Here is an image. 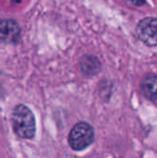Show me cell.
<instances>
[{"instance_id":"cell-6","label":"cell","mask_w":157,"mask_h":158,"mask_svg":"<svg viewBox=\"0 0 157 158\" xmlns=\"http://www.w3.org/2000/svg\"><path fill=\"white\" fill-rule=\"evenodd\" d=\"M142 90L144 95L154 101H157V76L149 74L142 81Z\"/></svg>"},{"instance_id":"cell-8","label":"cell","mask_w":157,"mask_h":158,"mask_svg":"<svg viewBox=\"0 0 157 158\" xmlns=\"http://www.w3.org/2000/svg\"><path fill=\"white\" fill-rule=\"evenodd\" d=\"M13 1H15V0H13ZM16 2H17V3H18V2H20V0H17Z\"/></svg>"},{"instance_id":"cell-5","label":"cell","mask_w":157,"mask_h":158,"mask_svg":"<svg viewBox=\"0 0 157 158\" xmlns=\"http://www.w3.org/2000/svg\"><path fill=\"white\" fill-rule=\"evenodd\" d=\"M80 67L81 72L86 76L96 75L101 69L100 62L98 58L93 56H84L80 60Z\"/></svg>"},{"instance_id":"cell-3","label":"cell","mask_w":157,"mask_h":158,"mask_svg":"<svg viewBox=\"0 0 157 158\" xmlns=\"http://www.w3.org/2000/svg\"><path fill=\"white\" fill-rule=\"evenodd\" d=\"M138 37L148 46H157V18H145L136 28Z\"/></svg>"},{"instance_id":"cell-7","label":"cell","mask_w":157,"mask_h":158,"mask_svg":"<svg viewBox=\"0 0 157 158\" xmlns=\"http://www.w3.org/2000/svg\"><path fill=\"white\" fill-rule=\"evenodd\" d=\"M126 1L130 3V4H132V5H134V6H143L145 3V0H126Z\"/></svg>"},{"instance_id":"cell-1","label":"cell","mask_w":157,"mask_h":158,"mask_svg":"<svg viewBox=\"0 0 157 158\" xmlns=\"http://www.w3.org/2000/svg\"><path fill=\"white\" fill-rule=\"evenodd\" d=\"M12 126L15 133L23 139H31L35 134V119L32 112L24 105H18L12 114Z\"/></svg>"},{"instance_id":"cell-4","label":"cell","mask_w":157,"mask_h":158,"mask_svg":"<svg viewBox=\"0 0 157 158\" xmlns=\"http://www.w3.org/2000/svg\"><path fill=\"white\" fill-rule=\"evenodd\" d=\"M20 35L19 24L9 19H0V43L17 42Z\"/></svg>"},{"instance_id":"cell-2","label":"cell","mask_w":157,"mask_h":158,"mask_svg":"<svg viewBox=\"0 0 157 158\" xmlns=\"http://www.w3.org/2000/svg\"><path fill=\"white\" fill-rule=\"evenodd\" d=\"M94 140V131L91 125L79 122L71 130L68 135L69 146L74 151H82L90 146Z\"/></svg>"}]
</instances>
